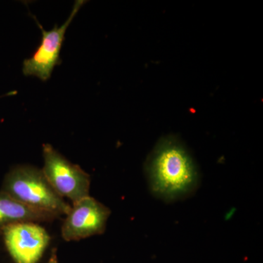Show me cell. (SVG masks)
Listing matches in <instances>:
<instances>
[{"label": "cell", "instance_id": "cell-1", "mask_svg": "<svg viewBox=\"0 0 263 263\" xmlns=\"http://www.w3.org/2000/svg\"><path fill=\"white\" fill-rule=\"evenodd\" d=\"M146 172L152 192L167 201L190 195L198 182L191 157L172 138L158 143L147 162Z\"/></svg>", "mask_w": 263, "mask_h": 263}, {"label": "cell", "instance_id": "cell-2", "mask_svg": "<svg viewBox=\"0 0 263 263\" xmlns=\"http://www.w3.org/2000/svg\"><path fill=\"white\" fill-rule=\"evenodd\" d=\"M2 191L34 210L60 217L70 212L71 206L54 191L42 170L19 165L11 170L4 180Z\"/></svg>", "mask_w": 263, "mask_h": 263}, {"label": "cell", "instance_id": "cell-3", "mask_svg": "<svg viewBox=\"0 0 263 263\" xmlns=\"http://www.w3.org/2000/svg\"><path fill=\"white\" fill-rule=\"evenodd\" d=\"M45 177L60 197L72 204L89 196L90 176L77 164L71 163L50 144L43 146Z\"/></svg>", "mask_w": 263, "mask_h": 263}, {"label": "cell", "instance_id": "cell-4", "mask_svg": "<svg viewBox=\"0 0 263 263\" xmlns=\"http://www.w3.org/2000/svg\"><path fill=\"white\" fill-rule=\"evenodd\" d=\"M84 3L83 0L76 1L72 13L65 23L60 27L55 24L51 30H45L36 20V23L42 32V41L32 56L24 60V75L36 76L43 81L51 78L54 67L61 63L60 54L66 31Z\"/></svg>", "mask_w": 263, "mask_h": 263}, {"label": "cell", "instance_id": "cell-5", "mask_svg": "<svg viewBox=\"0 0 263 263\" xmlns=\"http://www.w3.org/2000/svg\"><path fill=\"white\" fill-rule=\"evenodd\" d=\"M110 214L108 208L88 196L72 204L62 227V236L67 241L79 240L104 233Z\"/></svg>", "mask_w": 263, "mask_h": 263}, {"label": "cell", "instance_id": "cell-6", "mask_svg": "<svg viewBox=\"0 0 263 263\" xmlns=\"http://www.w3.org/2000/svg\"><path fill=\"white\" fill-rule=\"evenodd\" d=\"M5 245L16 263H37L49 245L50 236L36 222H21L5 227Z\"/></svg>", "mask_w": 263, "mask_h": 263}, {"label": "cell", "instance_id": "cell-7", "mask_svg": "<svg viewBox=\"0 0 263 263\" xmlns=\"http://www.w3.org/2000/svg\"><path fill=\"white\" fill-rule=\"evenodd\" d=\"M55 219L54 216L34 210L4 192H0V230L16 223H37Z\"/></svg>", "mask_w": 263, "mask_h": 263}, {"label": "cell", "instance_id": "cell-8", "mask_svg": "<svg viewBox=\"0 0 263 263\" xmlns=\"http://www.w3.org/2000/svg\"><path fill=\"white\" fill-rule=\"evenodd\" d=\"M48 263H59L57 257L56 249H53V252H52L51 258L48 261Z\"/></svg>", "mask_w": 263, "mask_h": 263}]
</instances>
